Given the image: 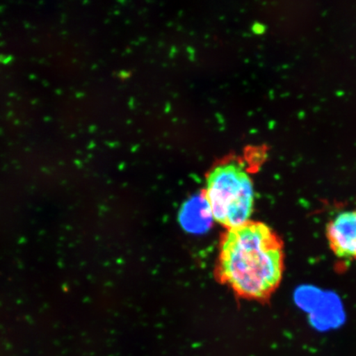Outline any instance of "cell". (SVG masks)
<instances>
[{
	"label": "cell",
	"mask_w": 356,
	"mask_h": 356,
	"mask_svg": "<svg viewBox=\"0 0 356 356\" xmlns=\"http://www.w3.org/2000/svg\"><path fill=\"white\" fill-rule=\"evenodd\" d=\"M283 271V244L269 226L249 221L225 234L220 277L240 296L266 299L278 287Z\"/></svg>",
	"instance_id": "cell-1"
},
{
	"label": "cell",
	"mask_w": 356,
	"mask_h": 356,
	"mask_svg": "<svg viewBox=\"0 0 356 356\" xmlns=\"http://www.w3.org/2000/svg\"><path fill=\"white\" fill-rule=\"evenodd\" d=\"M213 220L228 229L249 222L254 204L250 177L238 163H229L213 168L207 177L204 193Z\"/></svg>",
	"instance_id": "cell-2"
},
{
	"label": "cell",
	"mask_w": 356,
	"mask_h": 356,
	"mask_svg": "<svg viewBox=\"0 0 356 356\" xmlns=\"http://www.w3.org/2000/svg\"><path fill=\"white\" fill-rule=\"evenodd\" d=\"M327 237L336 256L356 260V208L334 218L327 225Z\"/></svg>",
	"instance_id": "cell-3"
},
{
	"label": "cell",
	"mask_w": 356,
	"mask_h": 356,
	"mask_svg": "<svg viewBox=\"0 0 356 356\" xmlns=\"http://www.w3.org/2000/svg\"><path fill=\"white\" fill-rule=\"evenodd\" d=\"M213 220L204 195H197L186 202L179 213V222L188 232L202 234L211 228Z\"/></svg>",
	"instance_id": "cell-4"
}]
</instances>
